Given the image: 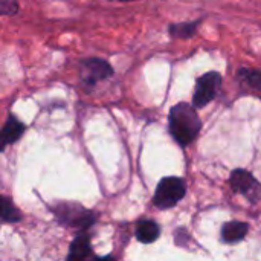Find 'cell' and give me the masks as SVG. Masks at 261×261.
I'll return each instance as SVG.
<instances>
[{"label":"cell","mask_w":261,"mask_h":261,"mask_svg":"<svg viewBox=\"0 0 261 261\" xmlns=\"http://www.w3.org/2000/svg\"><path fill=\"white\" fill-rule=\"evenodd\" d=\"M113 75L112 66L102 58H87L80 64V78L86 89H93L99 81Z\"/></svg>","instance_id":"277c9868"},{"label":"cell","mask_w":261,"mask_h":261,"mask_svg":"<svg viewBox=\"0 0 261 261\" xmlns=\"http://www.w3.org/2000/svg\"><path fill=\"white\" fill-rule=\"evenodd\" d=\"M187 188L185 182L179 177H165L162 179L154 191L153 202L161 210H170L176 206L185 196Z\"/></svg>","instance_id":"7a4b0ae2"},{"label":"cell","mask_w":261,"mask_h":261,"mask_svg":"<svg viewBox=\"0 0 261 261\" xmlns=\"http://www.w3.org/2000/svg\"><path fill=\"white\" fill-rule=\"evenodd\" d=\"M93 261H115V258L109 255V257H101V258H95Z\"/></svg>","instance_id":"9a60e30c"},{"label":"cell","mask_w":261,"mask_h":261,"mask_svg":"<svg viewBox=\"0 0 261 261\" xmlns=\"http://www.w3.org/2000/svg\"><path fill=\"white\" fill-rule=\"evenodd\" d=\"M119 2H130V0H119Z\"/></svg>","instance_id":"2e32d148"},{"label":"cell","mask_w":261,"mask_h":261,"mask_svg":"<svg viewBox=\"0 0 261 261\" xmlns=\"http://www.w3.org/2000/svg\"><path fill=\"white\" fill-rule=\"evenodd\" d=\"M231 187L236 193H240L249 197L252 202L258 199L260 184L254 179V176L245 170H236L231 174Z\"/></svg>","instance_id":"8992f818"},{"label":"cell","mask_w":261,"mask_h":261,"mask_svg":"<svg viewBox=\"0 0 261 261\" xmlns=\"http://www.w3.org/2000/svg\"><path fill=\"white\" fill-rule=\"evenodd\" d=\"M170 133L180 145H190L199 136L202 122L194 106L187 102L176 104L168 115Z\"/></svg>","instance_id":"6da1fadb"},{"label":"cell","mask_w":261,"mask_h":261,"mask_svg":"<svg viewBox=\"0 0 261 261\" xmlns=\"http://www.w3.org/2000/svg\"><path fill=\"white\" fill-rule=\"evenodd\" d=\"M24 132V124H21L15 116L9 115L5 125H3V130H2V148H5L8 144H12L15 142Z\"/></svg>","instance_id":"ba28073f"},{"label":"cell","mask_w":261,"mask_h":261,"mask_svg":"<svg viewBox=\"0 0 261 261\" xmlns=\"http://www.w3.org/2000/svg\"><path fill=\"white\" fill-rule=\"evenodd\" d=\"M248 234V225L242 222H229L222 228V239L226 243L242 242Z\"/></svg>","instance_id":"9c48e42d"},{"label":"cell","mask_w":261,"mask_h":261,"mask_svg":"<svg viewBox=\"0 0 261 261\" xmlns=\"http://www.w3.org/2000/svg\"><path fill=\"white\" fill-rule=\"evenodd\" d=\"M222 86V75L219 72H208L202 76L197 78L196 81V89H194V96H193V106L196 109L205 107L208 102H211Z\"/></svg>","instance_id":"3957f363"},{"label":"cell","mask_w":261,"mask_h":261,"mask_svg":"<svg viewBox=\"0 0 261 261\" xmlns=\"http://www.w3.org/2000/svg\"><path fill=\"white\" fill-rule=\"evenodd\" d=\"M161 234L159 225L153 220H142L136 228V237L141 243H153Z\"/></svg>","instance_id":"30bf717a"},{"label":"cell","mask_w":261,"mask_h":261,"mask_svg":"<svg viewBox=\"0 0 261 261\" xmlns=\"http://www.w3.org/2000/svg\"><path fill=\"white\" fill-rule=\"evenodd\" d=\"M57 217L60 222L67 223L69 226L87 228L93 222V216L89 211H84L78 205H60L57 210Z\"/></svg>","instance_id":"5b68a950"},{"label":"cell","mask_w":261,"mask_h":261,"mask_svg":"<svg viewBox=\"0 0 261 261\" xmlns=\"http://www.w3.org/2000/svg\"><path fill=\"white\" fill-rule=\"evenodd\" d=\"M200 23H202V20H194V21H187V23H174V24H170L168 32L174 38H191L196 34Z\"/></svg>","instance_id":"7c38bea8"},{"label":"cell","mask_w":261,"mask_h":261,"mask_svg":"<svg viewBox=\"0 0 261 261\" xmlns=\"http://www.w3.org/2000/svg\"><path fill=\"white\" fill-rule=\"evenodd\" d=\"M2 219L6 223H15L21 219L18 210L12 205V202L8 197L2 199Z\"/></svg>","instance_id":"4fadbf2b"},{"label":"cell","mask_w":261,"mask_h":261,"mask_svg":"<svg viewBox=\"0 0 261 261\" xmlns=\"http://www.w3.org/2000/svg\"><path fill=\"white\" fill-rule=\"evenodd\" d=\"M237 76L243 86H246L248 89H251V90L261 95V70L249 69V67H240L237 72Z\"/></svg>","instance_id":"8fae6325"},{"label":"cell","mask_w":261,"mask_h":261,"mask_svg":"<svg viewBox=\"0 0 261 261\" xmlns=\"http://www.w3.org/2000/svg\"><path fill=\"white\" fill-rule=\"evenodd\" d=\"M18 11L17 0H0V12L3 15H12Z\"/></svg>","instance_id":"5bb4252c"},{"label":"cell","mask_w":261,"mask_h":261,"mask_svg":"<svg viewBox=\"0 0 261 261\" xmlns=\"http://www.w3.org/2000/svg\"><path fill=\"white\" fill-rule=\"evenodd\" d=\"M92 254L90 239L87 234H80L70 245L67 261H87Z\"/></svg>","instance_id":"52a82bcc"}]
</instances>
